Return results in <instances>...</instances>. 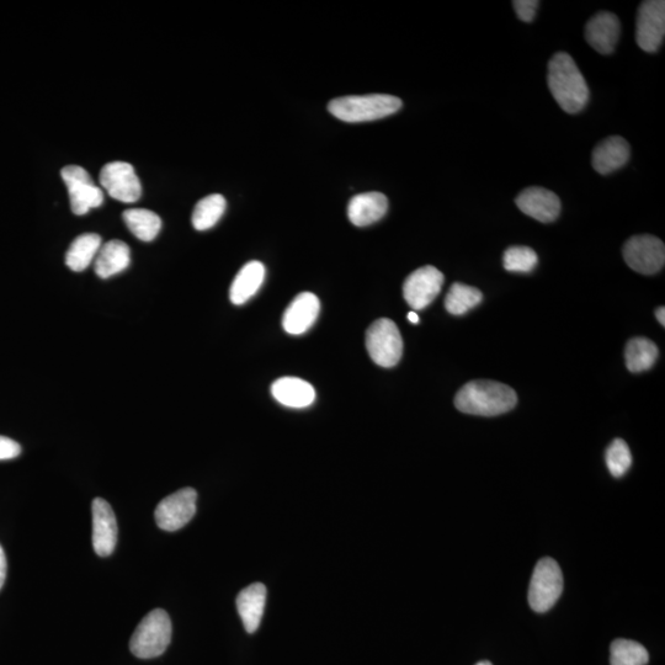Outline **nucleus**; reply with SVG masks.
Masks as SVG:
<instances>
[{
	"label": "nucleus",
	"instance_id": "nucleus-6",
	"mask_svg": "<svg viewBox=\"0 0 665 665\" xmlns=\"http://www.w3.org/2000/svg\"><path fill=\"white\" fill-rule=\"evenodd\" d=\"M563 592V574L552 558H542L535 567L529 588L530 608L546 613L555 606Z\"/></svg>",
	"mask_w": 665,
	"mask_h": 665
},
{
	"label": "nucleus",
	"instance_id": "nucleus-32",
	"mask_svg": "<svg viewBox=\"0 0 665 665\" xmlns=\"http://www.w3.org/2000/svg\"><path fill=\"white\" fill-rule=\"evenodd\" d=\"M21 454V446L5 436H0V461L13 460Z\"/></svg>",
	"mask_w": 665,
	"mask_h": 665
},
{
	"label": "nucleus",
	"instance_id": "nucleus-11",
	"mask_svg": "<svg viewBox=\"0 0 665 665\" xmlns=\"http://www.w3.org/2000/svg\"><path fill=\"white\" fill-rule=\"evenodd\" d=\"M665 35V2L648 0L638 8L636 41L640 49L649 53L657 52Z\"/></svg>",
	"mask_w": 665,
	"mask_h": 665
},
{
	"label": "nucleus",
	"instance_id": "nucleus-35",
	"mask_svg": "<svg viewBox=\"0 0 665 665\" xmlns=\"http://www.w3.org/2000/svg\"><path fill=\"white\" fill-rule=\"evenodd\" d=\"M408 319H409V322H411L413 324H418L419 323V317L417 315V312H414V311L409 312L408 313Z\"/></svg>",
	"mask_w": 665,
	"mask_h": 665
},
{
	"label": "nucleus",
	"instance_id": "nucleus-33",
	"mask_svg": "<svg viewBox=\"0 0 665 665\" xmlns=\"http://www.w3.org/2000/svg\"><path fill=\"white\" fill-rule=\"evenodd\" d=\"M5 578H7V557H5L3 547L0 546V589L4 585Z\"/></svg>",
	"mask_w": 665,
	"mask_h": 665
},
{
	"label": "nucleus",
	"instance_id": "nucleus-23",
	"mask_svg": "<svg viewBox=\"0 0 665 665\" xmlns=\"http://www.w3.org/2000/svg\"><path fill=\"white\" fill-rule=\"evenodd\" d=\"M103 246L101 238L95 233H85L77 237L69 247L66 254V264L69 269L81 273L97 258Z\"/></svg>",
	"mask_w": 665,
	"mask_h": 665
},
{
	"label": "nucleus",
	"instance_id": "nucleus-25",
	"mask_svg": "<svg viewBox=\"0 0 665 665\" xmlns=\"http://www.w3.org/2000/svg\"><path fill=\"white\" fill-rule=\"evenodd\" d=\"M658 356L657 345L647 338L631 339L626 345V366L631 372H643L651 369L656 364Z\"/></svg>",
	"mask_w": 665,
	"mask_h": 665
},
{
	"label": "nucleus",
	"instance_id": "nucleus-14",
	"mask_svg": "<svg viewBox=\"0 0 665 665\" xmlns=\"http://www.w3.org/2000/svg\"><path fill=\"white\" fill-rule=\"evenodd\" d=\"M516 206L523 214L542 223L556 221L561 214L560 198L544 188H529L521 191L516 198Z\"/></svg>",
	"mask_w": 665,
	"mask_h": 665
},
{
	"label": "nucleus",
	"instance_id": "nucleus-21",
	"mask_svg": "<svg viewBox=\"0 0 665 665\" xmlns=\"http://www.w3.org/2000/svg\"><path fill=\"white\" fill-rule=\"evenodd\" d=\"M265 280L264 264L253 260L243 266L230 289V299L233 305L241 306L257 294Z\"/></svg>",
	"mask_w": 665,
	"mask_h": 665
},
{
	"label": "nucleus",
	"instance_id": "nucleus-3",
	"mask_svg": "<svg viewBox=\"0 0 665 665\" xmlns=\"http://www.w3.org/2000/svg\"><path fill=\"white\" fill-rule=\"evenodd\" d=\"M402 100L388 94L353 95L334 99L328 104L329 113L344 122H367L396 114Z\"/></svg>",
	"mask_w": 665,
	"mask_h": 665
},
{
	"label": "nucleus",
	"instance_id": "nucleus-15",
	"mask_svg": "<svg viewBox=\"0 0 665 665\" xmlns=\"http://www.w3.org/2000/svg\"><path fill=\"white\" fill-rule=\"evenodd\" d=\"M321 303L312 292H301L286 308L283 317V327L286 333L301 335L306 333L316 323Z\"/></svg>",
	"mask_w": 665,
	"mask_h": 665
},
{
	"label": "nucleus",
	"instance_id": "nucleus-2",
	"mask_svg": "<svg viewBox=\"0 0 665 665\" xmlns=\"http://www.w3.org/2000/svg\"><path fill=\"white\" fill-rule=\"evenodd\" d=\"M552 97L567 114H577L587 106L589 88L576 62L566 52H557L547 74Z\"/></svg>",
	"mask_w": 665,
	"mask_h": 665
},
{
	"label": "nucleus",
	"instance_id": "nucleus-12",
	"mask_svg": "<svg viewBox=\"0 0 665 665\" xmlns=\"http://www.w3.org/2000/svg\"><path fill=\"white\" fill-rule=\"evenodd\" d=\"M100 184L111 198L131 204L141 198L142 186L130 163L111 162L101 169Z\"/></svg>",
	"mask_w": 665,
	"mask_h": 665
},
{
	"label": "nucleus",
	"instance_id": "nucleus-29",
	"mask_svg": "<svg viewBox=\"0 0 665 665\" xmlns=\"http://www.w3.org/2000/svg\"><path fill=\"white\" fill-rule=\"evenodd\" d=\"M539 263V257L534 249L529 247H512L505 250L503 257L504 268L510 273H531Z\"/></svg>",
	"mask_w": 665,
	"mask_h": 665
},
{
	"label": "nucleus",
	"instance_id": "nucleus-24",
	"mask_svg": "<svg viewBox=\"0 0 665 665\" xmlns=\"http://www.w3.org/2000/svg\"><path fill=\"white\" fill-rule=\"evenodd\" d=\"M122 218L133 236L140 241L152 242L161 232L162 220L156 212L146 209H131L126 210Z\"/></svg>",
	"mask_w": 665,
	"mask_h": 665
},
{
	"label": "nucleus",
	"instance_id": "nucleus-36",
	"mask_svg": "<svg viewBox=\"0 0 665 665\" xmlns=\"http://www.w3.org/2000/svg\"><path fill=\"white\" fill-rule=\"evenodd\" d=\"M476 665H493L491 662L488 661H482L480 663H477Z\"/></svg>",
	"mask_w": 665,
	"mask_h": 665
},
{
	"label": "nucleus",
	"instance_id": "nucleus-17",
	"mask_svg": "<svg viewBox=\"0 0 665 665\" xmlns=\"http://www.w3.org/2000/svg\"><path fill=\"white\" fill-rule=\"evenodd\" d=\"M388 210V199L379 191L354 196L348 205V217L356 227H366L380 221Z\"/></svg>",
	"mask_w": 665,
	"mask_h": 665
},
{
	"label": "nucleus",
	"instance_id": "nucleus-22",
	"mask_svg": "<svg viewBox=\"0 0 665 665\" xmlns=\"http://www.w3.org/2000/svg\"><path fill=\"white\" fill-rule=\"evenodd\" d=\"M130 263L129 246L115 239V241H110L101 246L97 258H95V273L101 279H109L111 276L129 268Z\"/></svg>",
	"mask_w": 665,
	"mask_h": 665
},
{
	"label": "nucleus",
	"instance_id": "nucleus-9",
	"mask_svg": "<svg viewBox=\"0 0 665 665\" xmlns=\"http://www.w3.org/2000/svg\"><path fill=\"white\" fill-rule=\"evenodd\" d=\"M198 493L193 488H183L170 494L157 505L156 523L164 531H178L194 518Z\"/></svg>",
	"mask_w": 665,
	"mask_h": 665
},
{
	"label": "nucleus",
	"instance_id": "nucleus-10",
	"mask_svg": "<svg viewBox=\"0 0 665 665\" xmlns=\"http://www.w3.org/2000/svg\"><path fill=\"white\" fill-rule=\"evenodd\" d=\"M444 275L432 265L413 271L403 284V297L414 311L424 310L439 296Z\"/></svg>",
	"mask_w": 665,
	"mask_h": 665
},
{
	"label": "nucleus",
	"instance_id": "nucleus-27",
	"mask_svg": "<svg viewBox=\"0 0 665 665\" xmlns=\"http://www.w3.org/2000/svg\"><path fill=\"white\" fill-rule=\"evenodd\" d=\"M482 300V292L476 287L455 283L446 295L445 308L451 315L462 316L480 305Z\"/></svg>",
	"mask_w": 665,
	"mask_h": 665
},
{
	"label": "nucleus",
	"instance_id": "nucleus-13",
	"mask_svg": "<svg viewBox=\"0 0 665 665\" xmlns=\"http://www.w3.org/2000/svg\"><path fill=\"white\" fill-rule=\"evenodd\" d=\"M93 547L100 557L114 552L117 542V523L111 505L105 499L93 500Z\"/></svg>",
	"mask_w": 665,
	"mask_h": 665
},
{
	"label": "nucleus",
	"instance_id": "nucleus-16",
	"mask_svg": "<svg viewBox=\"0 0 665 665\" xmlns=\"http://www.w3.org/2000/svg\"><path fill=\"white\" fill-rule=\"evenodd\" d=\"M620 34V20L613 13H598L585 26V39L601 55H610L614 52Z\"/></svg>",
	"mask_w": 665,
	"mask_h": 665
},
{
	"label": "nucleus",
	"instance_id": "nucleus-5",
	"mask_svg": "<svg viewBox=\"0 0 665 665\" xmlns=\"http://www.w3.org/2000/svg\"><path fill=\"white\" fill-rule=\"evenodd\" d=\"M366 349L375 364L396 366L403 355V339L397 324L391 319H377L366 332Z\"/></svg>",
	"mask_w": 665,
	"mask_h": 665
},
{
	"label": "nucleus",
	"instance_id": "nucleus-18",
	"mask_svg": "<svg viewBox=\"0 0 665 665\" xmlns=\"http://www.w3.org/2000/svg\"><path fill=\"white\" fill-rule=\"evenodd\" d=\"M629 142L620 136L606 138L593 151V167L599 174L614 173L624 167L630 159Z\"/></svg>",
	"mask_w": 665,
	"mask_h": 665
},
{
	"label": "nucleus",
	"instance_id": "nucleus-34",
	"mask_svg": "<svg viewBox=\"0 0 665 665\" xmlns=\"http://www.w3.org/2000/svg\"><path fill=\"white\" fill-rule=\"evenodd\" d=\"M656 317L658 319V322L662 324V327H665V308L661 307L658 308L656 312Z\"/></svg>",
	"mask_w": 665,
	"mask_h": 665
},
{
	"label": "nucleus",
	"instance_id": "nucleus-1",
	"mask_svg": "<svg viewBox=\"0 0 665 665\" xmlns=\"http://www.w3.org/2000/svg\"><path fill=\"white\" fill-rule=\"evenodd\" d=\"M516 403L518 396L512 387L489 380L468 382L455 397V406L460 412L480 417L508 413Z\"/></svg>",
	"mask_w": 665,
	"mask_h": 665
},
{
	"label": "nucleus",
	"instance_id": "nucleus-26",
	"mask_svg": "<svg viewBox=\"0 0 665 665\" xmlns=\"http://www.w3.org/2000/svg\"><path fill=\"white\" fill-rule=\"evenodd\" d=\"M226 206V199L220 194H212L200 200L191 217L195 230L207 231L214 227L225 214Z\"/></svg>",
	"mask_w": 665,
	"mask_h": 665
},
{
	"label": "nucleus",
	"instance_id": "nucleus-30",
	"mask_svg": "<svg viewBox=\"0 0 665 665\" xmlns=\"http://www.w3.org/2000/svg\"><path fill=\"white\" fill-rule=\"evenodd\" d=\"M605 460L611 475L615 478L625 476L632 465L629 445L622 439H615L606 450Z\"/></svg>",
	"mask_w": 665,
	"mask_h": 665
},
{
	"label": "nucleus",
	"instance_id": "nucleus-28",
	"mask_svg": "<svg viewBox=\"0 0 665 665\" xmlns=\"http://www.w3.org/2000/svg\"><path fill=\"white\" fill-rule=\"evenodd\" d=\"M611 665H646L649 662L647 649L641 643L619 638L611 643Z\"/></svg>",
	"mask_w": 665,
	"mask_h": 665
},
{
	"label": "nucleus",
	"instance_id": "nucleus-4",
	"mask_svg": "<svg viewBox=\"0 0 665 665\" xmlns=\"http://www.w3.org/2000/svg\"><path fill=\"white\" fill-rule=\"evenodd\" d=\"M172 641V621L162 609L152 610L143 617L131 637L130 649L133 656L151 659L162 656Z\"/></svg>",
	"mask_w": 665,
	"mask_h": 665
},
{
	"label": "nucleus",
	"instance_id": "nucleus-20",
	"mask_svg": "<svg viewBox=\"0 0 665 665\" xmlns=\"http://www.w3.org/2000/svg\"><path fill=\"white\" fill-rule=\"evenodd\" d=\"M266 603V588L262 583H254L244 588L237 597L238 614L241 616L244 629L254 633L262 622Z\"/></svg>",
	"mask_w": 665,
	"mask_h": 665
},
{
	"label": "nucleus",
	"instance_id": "nucleus-19",
	"mask_svg": "<svg viewBox=\"0 0 665 665\" xmlns=\"http://www.w3.org/2000/svg\"><path fill=\"white\" fill-rule=\"evenodd\" d=\"M271 395L283 406L290 408L310 407L316 399L315 388L299 377H281L271 386Z\"/></svg>",
	"mask_w": 665,
	"mask_h": 665
},
{
	"label": "nucleus",
	"instance_id": "nucleus-8",
	"mask_svg": "<svg viewBox=\"0 0 665 665\" xmlns=\"http://www.w3.org/2000/svg\"><path fill=\"white\" fill-rule=\"evenodd\" d=\"M624 258L626 264L636 273L657 274L665 263L664 243L649 234L632 237L625 244Z\"/></svg>",
	"mask_w": 665,
	"mask_h": 665
},
{
	"label": "nucleus",
	"instance_id": "nucleus-31",
	"mask_svg": "<svg viewBox=\"0 0 665 665\" xmlns=\"http://www.w3.org/2000/svg\"><path fill=\"white\" fill-rule=\"evenodd\" d=\"M539 5L540 2H537V0H515L513 2L516 15H518L521 21H525V23H531L535 19Z\"/></svg>",
	"mask_w": 665,
	"mask_h": 665
},
{
	"label": "nucleus",
	"instance_id": "nucleus-7",
	"mask_svg": "<svg viewBox=\"0 0 665 665\" xmlns=\"http://www.w3.org/2000/svg\"><path fill=\"white\" fill-rule=\"evenodd\" d=\"M61 175L67 185L73 214L82 216L103 205V190L93 183L87 170L79 166H68L62 169Z\"/></svg>",
	"mask_w": 665,
	"mask_h": 665
}]
</instances>
